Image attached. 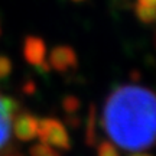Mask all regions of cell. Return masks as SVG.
Instances as JSON below:
<instances>
[{"label":"cell","instance_id":"obj_1","mask_svg":"<svg viewBox=\"0 0 156 156\" xmlns=\"http://www.w3.org/2000/svg\"><path fill=\"white\" fill-rule=\"evenodd\" d=\"M101 127L123 151L156 146V93L139 84H120L106 97Z\"/></svg>","mask_w":156,"mask_h":156},{"label":"cell","instance_id":"obj_2","mask_svg":"<svg viewBox=\"0 0 156 156\" xmlns=\"http://www.w3.org/2000/svg\"><path fill=\"white\" fill-rule=\"evenodd\" d=\"M19 110V104L15 98L0 94V156H22L12 142L13 119Z\"/></svg>","mask_w":156,"mask_h":156},{"label":"cell","instance_id":"obj_3","mask_svg":"<svg viewBox=\"0 0 156 156\" xmlns=\"http://www.w3.org/2000/svg\"><path fill=\"white\" fill-rule=\"evenodd\" d=\"M38 137L41 143L55 147L58 151H69L71 149V137L68 134L65 124L55 117H44L39 119Z\"/></svg>","mask_w":156,"mask_h":156},{"label":"cell","instance_id":"obj_4","mask_svg":"<svg viewBox=\"0 0 156 156\" xmlns=\"http://www.w3.org/2000/svg\"><path fill=\"white\" fill-rule=\"evenodd\" d=\"M23 58L29 65L35 67L41 73H49L52 71L49 64L46 61V44L42 38L28 35L23 41Z\"/></svg>","mask_w":156,"mask_h":156},{"label":"cell","instance_id":"obj_5","mask_svg":"<svg viewBox=\"0 0 156 156\" xmlns=\"http://www.w3.org/2000/svg\"><path fill=\"white\" fill-rule=\"evenodd\" d=\"M39 119L26 110H19L13 119V136L20 142H32L38 136Z\"/></svg>","mask_w":156,"mask_h":156},{"label":"cell","instance_id":"obj_6","mask_svg":"<svg viewBox=\"0 0 156 156\" xmlns=\"http://www.w3.org/2000/svg\"><path fill=\"white\" fill-rule=\"evenodd\" d=\"M51 69L56 73H67L78 67V56L77 52L69 45H58L51 51L48 58Z\"/></svg>","mask_w":156,"mask_h":156},{"label":"cell","instance_id":"obj_7","mask_svg":"<svg viewBox=\"0 0 156 156\" xmlns=\"http://www.w3.org/2000/svg\"><path fill=\"white\" fill-rule=\"evenodd\" d=\"M97 127H98L97 110L95 106H91L87 116V124H85V143L88 146H94L97 142Z\"/></svg>","mask_w":156,"mask_h":156},{"label":"cell","instance_id":"obj_8","mask_svg":"<svg viewBox=\"0 0 156 156\" xmlns=\"http://www.w3.org/2000/svg\"><path fill=\"white\" fill-rule=\"evenodd\" d=\"M134 15L142 23L151 25V23L156 22V7H151V6H143L136 3L134 6Z\"/></svg>","mask_w":156,"mask_h":156},{"label":"cell","instance_id":"obj_9","mask_svg":"<svg viewBox=\"0 0 156 156\" xmlns=\"http://www.w3.org/2000/svg\"><path fill=\"white\" fill-rule=\"evenodd\" d=\"M81 107V101L75 95H67L62 100V108L67 113V116H75V113L80 110Z\"/></svg>","mask_w":156,"mask_h":156},{"label":"cell","instance_id":"obj_10","mask_svg":"<svg viewBox=\"0 0 156 156\" xmlns=\"http://www.w3.org/2000/svg\"><path fill=\"white\" fill-rule=\"evenodd\" d=\"M29 156H59V153L54 151V147L45 145V143H36V145L30 146Z\"/></svg>","mask_w":156,"mask_h":156},{"label":"cell","instance_id":"obj_11","mask_svg":"<svg viewBox=\"0 0 156 156\" xmlns=\"http://www.w3.org/2000/svg\"><path fill=\"white\" fill-rule=\"evenodd\" d=\"M97 156H120L116 145L108 140H101L97 146Z\"/></svg>","mask_w":156,"mask_h":156},{"label":"cell","instance_id":"obj_12","mask_svg":"<svg viewBox=\"0 0 156 156\" xmlns=\"http://www.w3.org/2000/svg\"><path fill=\"white\" fill-rule=\"evenodd\" d=\"M13 71V62L9 56L0 55V81H3L9 77Z\"/></svg>","mask_w":156,"mask_h":156},{"label":"cell","instance_id":"obj_13","mask_svg":"<svg viewBox=\"0 0 156 156\" xmlns=\"http://www.w3.org/2000/svg\"><path fill=\"white\" fill-rule=\"evenodd\" d=\"M139 5L143 6H151V7H156V0H137Z\"/></svg>","mask_w":156,"mask_h":156},{"label":"cell","instance_id":"obj_14","mask_svg":"<svg viewBox=\"0 0 156 156\" xmlns=\"http://www.w3.org/2000/svg\"><path fill=\"white\" fill-rule=\"evenodd\" d=\"M34 91H35V85L32 81L25 85V94H34Z\"/></svg>","mask_w":156,"mask_h":156},{"label":"cell","instance_id":"obj_15","mask_svg":"<svg viewBox=\"0 0 156 156\" xmlns=\"http://www.w3.org/2000/svg\"><path fill=\"white\" fill-rule=\"evenodd\" d=\"M132 156H152V155H149V153H142V152H134Z\"/></svg>","mask_w":156,"mask_h":156},{"label":"cell","instance_id":"obj_16","mask_svg":"<svg viewBox=\"0 0 156 156\" xmlns=\"http://www.w3.org/2000/svg\"><path fill=\"white\" fill-rule=\"evenodd\" d=\"M71 2H74V3H83V2H85V0H71Z\"/></svg>","mask_w":156,"mask_h":156},{"label":"cell","instance_id":"obj_17","mask_svg":"<svg viewBox=\"0 0 156 156\" xmlns=\"http://www.w3.org/2000/svg\"><path fill=\"white\" fill-rule=\"evenodd\" d=\"M0 36H2V25H0Z\"/></svg>","mask_w":156,"mask_h":156}]
</instances>
